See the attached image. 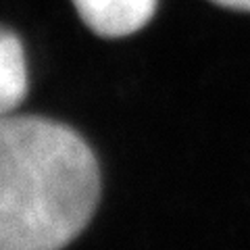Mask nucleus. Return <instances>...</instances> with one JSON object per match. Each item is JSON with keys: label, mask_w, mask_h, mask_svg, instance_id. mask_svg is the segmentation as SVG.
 I'll use <instances>...</instances> for the list:
<instances>
[{"label": "nucleus", "mask_w": 250, "mask_h": 250, "mask_svg": "<svg viewBox=\"0 0 250 250\" xmlns=\"http://www.w3.org/2000/svg\"><path fill=\"white\" fill-rule=\"evenodd\" d=\"M27 94V62L23 44L11 29L0 27V117L11 115Z\"/></svg>", "instance_id": "7ed1b4c3"}, {"label": "nucleus", "mask_w": 250, "mask_h": 250, "mask_svg": "<svg viewBox=\"0 0 250 250\" xmlns=\"http://www.w3.org/2000/svg\"><path fill=\"white\" fill-rule=\"evenodd\" d=\"M80 19L103 38L136 34L152 19L156 0H73Z\"/></svg>", "instance_id": "f03ea898"}, {"label": "nucleus", "mask_w": 250, "mask_h": 250, "mask_svg": "<svg viewBox=\"0 0 250 250\" xmlns=\"http://www.w3.org/2000/svg\"><path fill=\"white\" fill-rule=\"evenodd\" d=\"M213 2L233 11H250V0H213Z\"/></svg>", "instance_id": "20e7f679"}, {"label": "nucleus", "mask_w": 250, "mask_h": 250, "mask_svg": "<svg viewBox=\"0 0 250 250\" xmlns=\"http://www.w3.org/2000/svg\"><path fill=\"white\" fill-rule=\"evenodd\" d=\"M100 171L77 131L0 117V250H61L96 210Z\"/></svg>", "instance_id": "f257e3e1"}]
</instances>
